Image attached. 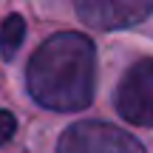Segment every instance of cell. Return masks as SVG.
Segmentation results:
<instances>
[{
  "label": "cell",
  "mask_w": 153,
  "mask_h": 153,
  "mask_svg": "<svg viewBox=\"0 0 153 153\" xmlns=\"http://www.w3.org/2000/svg\"><path fill=\"white\" fill-rule=\"evenodd\" d=\"M26 85L51 111H82L97 88V48L79 31H57L31 54Z\"/></svg>",
  "instance_id": "6da1fadb"
},
{
  "label": "cell",
  "mask_w": 153,
  "mask_h": 153,
  "mask_svg": "<svg viewBox=\"0 0 153 153\" xmlns=\"http://www.w3.org/2000/svg\"><path fill=\"white\" fill-rule=\"evenodd\" d=\"M57 153H145V148L122 128L85 119L62 131Z\"/></svg>",
  "instance_id": "7a4b0ae2"
},
{
  "label": "cell",
  "mask_w": 153,
  "mask_h": 153,
  "mask_svg": "<svg viewBox=\"0 0 153 153\" xmlns=\"http://www.w3.org/2000/svg\"><path fill=\"white\" fill-rule=\"evenodd\" d=\"M23 37H26V20L20 14H9L0 23V54L6 60H11L17 54V48H20Z\"/></svg>",
  "instance_id": "5b68a950"
},
{
  "label": "cell",
  "mask_w": 153,
  "mask_h": 153,
  "mask_svg": "<svg viewBox=\"0 0 153 153\" xmlns=\"http://www.w3.org/2000/svg\"><path fill=\"white\" fill-rule=\"evenodd\" d=\"M17 131V119L11 111H0V145H6Z\"/></svg>",
  "instance_id": "8992f818"
},
{
  "label": "cell",
  "mask_w": 153,
  "mask_h": 153,
  "mask_svg": "<svg viewBox=\"0 0 153 153\" xmlns=\"http://www.w3.org/2000/svg\"><path fill=\"white\" fill-rule=\"evenodd\" d=\"M116 111L131 125H153V57L133 62L116 88Z\"/></svg>",
  "instance_id": "3957f363"
},
{
  "label": "cell",
  "mask_w": 153,
  "mask_h": 153,
  "mask_svg": "<svg viewBox=\"0 0 153 153\" xmlns=\"http://www.w3.org/2000/svg\"><path fill=\"white\" fill-rule=\"evenodd\" d=\"M76 14L82 23L102 31L139 26L153 11V0H76Z\"/></svg>",
  "instance_id": "277c9868"
}]
</instances>
